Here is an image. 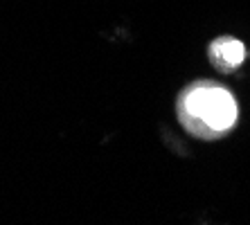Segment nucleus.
<instances>
[{
    "label": "nucleus",
    "instance_id": "1",
    "mask_svg": "<svg viewBox=\"0 0 250 225\" xmlns=\"http://www.w3.org/2000/svg\"><path fill=\"white\" fill-rule=\"evenodd\" d=\"M185 110L194 120L205 122L212 131H226L237 120L232 95L219 86H196L185 95Z\"/></svg>",
    "mask_w": 250,
    "mask_h": 225
},
{
    "label": "nucleus",
    "instance_id": "2",
    "mask_svg": "<svg viewBox=\"0 0 250 225\" xmlns=\"http://www.w3.org/2000/svg\"><path fill=\"white\" fill-rule=\"evenodd\" d=\"M209 57L221 70H232L246 59V47L237 39H219L209 47Z\"/></svg>",
    "mask_w": 250,
    "mask_h": 225
}]
</instances>
